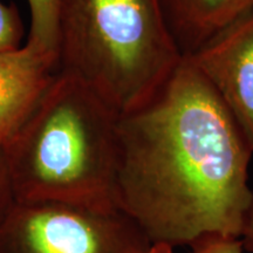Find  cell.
I'll use <instances>...</instances> for the list:
<instances>
[{
    "label": "cell",
    "mask_w": 253,
    "mask_h": 253,
    "mask_svg": "<svg viewBox=\"0 0 253 253\" xmlns=\"http://www.w3.org/2000/svg\"><path fill=\"white\" fill-rule=\"evenodd\" d=\"M59 1L27 0L31 28L27 42L43 52L55 55L59 61Z\"/></svg>",
    "instance_id": "ba28073f"
},
{
    "label": "cell",
    "mask_w": 253,
    "mask_h": 253,
    "mask_svg": "<svg viewBox=\"0 0 253 253\" xmlns=\"http://www.w3.org/2000/svg\"><path fill=\"white\" fill-rule=\"evenodd\" d=\"M58 71L55 55L28 42L0 53V145L24 125Z\"/></svg>",
    "instance_id": "8992f818"
},
{
    "label": "cell",
    "mask_w": 253,
    "mask_h": 253,
    "mask_svg": "<svg viewBox=\"0 0 253 253\" xmlns=\"http://www.w3.org/2000/svg\"><path fill=\"white\" fill-rule=\"evenodd\" d=\"M240 240H242L243 248H244L245 251L253 253V201L251 208L249 210L248 218H246L245 226L244 230H243Z\"/></svg>",
    "instance_id": "7c38bea8"
},
{
    "label": "cell",
    "mask_w": 253,
    "mask_h": 253,
    "mask_svg": "<svg viewBox=\"0 0 253 253\" xmlns=\"http://www.w3.org/2000/svg\"><path fill=\"white\" fill-rule=\"evenodd\" d=\"M185 60L216 91L253 148V12Z\"/></svg>",
    "instance_id": "5b68a950"
},
{
    "label": "cell",
    "mask_w": 253,
    "mask_h": 253,
    "mask_svg": "<svg viewBox=\"0 0 253 253\" xmlns=\"http://www.w3.org/2000/svg\"><path fill=\"white\" fill-rule=\"evenodd\" d=\"M252 153L216 91L183 59L144 103L119 115L116 207L151 244L240 238L253 201Z\"/></svg>",
    "instance_id": "6da1fadb"
},
{
    "label": "cell",
    "mask_w": 253,
    "mask_h": 253,
    "mask_svg": "<svg viewBox=\"0 0 253 253\" xmlns=\"http://www.w3.org/2000/svg\"><path fill=\"white\" fill-rule=\"evenodd\" d=\"M160 6L183 59L253 12V0H160Z\"/></svg>",
    "instance_id": "52a82bcc"
},
{
    "label": "cell",
    "mask_w": 253,
    "mask_h": 253,
    "mask_svg": "<svg viewBox=\"0 0 253 253\" xmlns=\"http://www.w3.org/2000/svg\"><path fill=\"white\" fill-rule=\"evenodd\" d=\"M15 195L9 175L5 151L0 145V224L15 204Z\"/></svg>",
    "instance_id": "8fae6325"
},
{
    "label": "cell",
    "mask_w": 253,
    "mask_h": 253,
    "mask_svg": "<svg viewBox=\"0 0 253 253\" xmlns=\"http://www.w3.org/2000/svg\"><path fill=\"white\" fill-rule=\"evenodd\" d=\"M182 60L160 0L59 1V71L118 115L144 103Z\"/></svg>",
    "instance_id": "3957f363"
},
{
    "label": "cell",
    "mask_w": 253,
    "mask_h": 253,
    "mask_svg": "<svg viewBox=\"0 0 253 253\" xmlns=\"http://www.w3.org/2000/svg\"><path fill=\"white\" fill-rule=\"evenodd\" d=\"M24 24L17 6L0 1V53L21 46Z\"/></svg>",
    "instance_id": "9c48e42d"
},
{
    "label": "cell",
    "mask_w": 253,
    "mask_h": 253,
    "mask_svg": "<svg viewBox=\"0 0 253 253\" xmlns=\"http://www.w3.org/2000/svg\"><path fill=\"white\" fill-rule=\"evenodd\" d=\"M171 245L164 244V243H157V244H151L150 249L145 253H175Z\"/></svg>",
    "instance_id": "4fadbf2b"
},
{
    "label": "cell",
    "mask_w": 253,
    "mask_h": 253,
    "mask_svg": "<svg viewBox=\"0 0 253 253\" xmlns=\"http://www.w3.org/2000/svg\"><path fill=\"white\" fill-rule=\"evenodd\" d=\"M191 253H243L240 238L223 235H207L195 240L191 245Z\"/></svg>",
    "instance_id": "30bf717a"
},
{
    "label": "cell",
    "mask_w": 253,
    "mask_h": 253,
    "mask_svg": "<svg viewBox=\"0 0 253 253\" xmlns=\"http://www.w3.org/2000/svg\"><path fill=\"white\" fill-rule=\"evenodd\" d=\"M128 214L58 202H15L0 224V253H145Z\"/></svg>",
    "instance_id": "277c9868"
},
{
    "label": "cell",
    "mask_w": 253,
    "mask_h": 253,
    "mask_svg": "<svg viewBox=\"0 0 253 253\" xmlns=\"http://www.w3.org/2000/svg\"><path fill=\"white\" fill-rule=\"evenodd\" d=\"M118 120L87 84L58 71L36 109L2 145L15 201L118 209Z\"/></svg>",
    "instance_id": "7a4b0ae2"
}]
</instances>
